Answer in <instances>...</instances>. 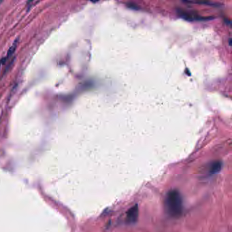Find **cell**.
<instances>
[{
  "mask_svg": "<svg viewBox=\"0 0 232 232\" xmlns=\"http://www.w3.org/2000/svg\"><path fill=\"white\" fill-rule=\"evenodd\" d=\"M165 208L167 213L173 218L181 217L183 212V201L178 191L171 190L167 193L165 199Z\"/></svg>",
  "mask_w": 232,
  "mask_h": 232,
  "instance_id": "cell-1",
  "label": "cell"
},
{
  "mask_svg": "<svg viewBox=\"0 0 232 232\" xmlns=\"http://www.w3.org/2000/svg\"><path fill=\"white\" fill-rule=\"evenodd\" d=\"M222 169V163L219 161H214L211 163L210 169H209V173L210 175H215L219 173Z\"/></svg>",
  "mask_w": 232,
  "mask_h": 232,
  "instance_id": "cell-4",
  "label": "cell"
},
{
  "mask_svg": "<svg viewBox=\"0 0 232 232\" xmlns=\"http://www.w3.org/2000/svg\"><path fill=\"white\" fill-rule=\"evenodd\" d=\"M18 43H19V39H17L14 41V42H13L12 46L10 47V49H9L8 53H7L6 56L5 57L2 58L0 60V67H1L2 65H3L4 63H6V61L8 60V59L10 58L11 56H12V54L15 52V50H16V49H17V47L18 46Z\"/></svg>",
  "mask_w": 232,
  "mask_h": 232,
  "instance_id": "cell-3",
  "label": "cell"
},
{
  "mask_svg": "<svg viewBox=\"0 0 232 232\" xmlns=\"http://www.w3.org/2000/svg\"><path fill=\"white\" fill-rule=\"evenodd\" d=\"M138 214H139V209H138V204L131 207L129 209L126 214V221L129 224H134L138 220Z\"/></svg>",
  "mask_w": 232,
  "mask_h": 232,
  "instance_id": "cell-2",
  "label": "cell"
},
{
  "mask_svg": "<svg viewBox=\"0 0 232 232\" xmlns=\"http://www.w3.org/2000/svg\"><path fill=\"white\" fill-rule=\"evenodd\" d=\"M198 4H206L207 3H198ZM208 5H210V6H211V5H212V4H211V3H208Z\"/></svg>",
  "mask_w": 232,
  "mask_h": 232,
  "instance_id": "cell-5",
  "label": "cell"
}]
</instances>
